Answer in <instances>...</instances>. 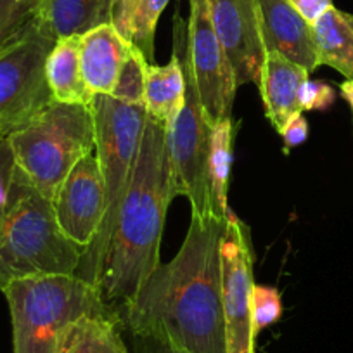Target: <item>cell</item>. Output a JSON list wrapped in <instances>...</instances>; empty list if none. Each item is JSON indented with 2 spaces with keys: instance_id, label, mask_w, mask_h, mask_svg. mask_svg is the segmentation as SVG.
<instances>
[{
  "instance_id": "obj_1",
  "label": "cell",
  "mask_w": 353,
  "mask_h": 353,
  "mask_svg": "<svg viewBox=\"0 0 353 353\" xmlns=\"http://www.w3.org/2000/svg\"><path fill=\"white\" fill-rule=\"evenodd\" d=\"M227 219L191 216L185 239L120 310L130 334L163 339L184 353H227L222 239Z\"/></svg>"
},
{
  "instance_id": "obj_2",
  "label": "cell",
  "mask_w": 353,
  "mask_h": 353,
  "mask_svg": "<svg viewBox=\"0 0 353 353\" xmlns=\"http://www.w3.org/2000/svg\"><path fill=\"white\" fill-rule=\"evenodd\" d=\"M175 196L166 127L148 117L137 163L121 201L97 283L104 301L111 307L127 305L161 263L159 246L166 212Z\"/></svg>"
},
{
  "instance_id": "obj_3",
  "label": "cell",
  "mask_w": 353,
  "mask_h": 353,
  "mask_svg": "<svg viewBox=\"0 0 353 353\" xmlns=\"http://www.w3.org/2000/svg\"><path fill=\"white\" fill-rule=\"evenodd\" d=\"M83 254L61 230L52 199L14 168L0 223V290L26 277L77 276Z\"/></svg>"
},
{
  "instance_id": "obj_4",
  "label": "cell",
  "mask_w": 353,
  "mask_h": 353,
  "mask_svg": "<svg viewBox=\"0 0 353 353\" xmlns=\"http://www.w3.org/2000/svg\"><path fill=\"white\" fill-rule=\"evenodd\" d=\"M0 291L11 312L14 353H63L81 319L120 314L104 301L99 286L80 276L26 277Z\"/></svg>"
},
{
  "instance_id": "obj_5",
  "label": "cell",
  "mask_w": 353,
  "mask_h": 353,
  "mask_svg": "<svg viewBox=\"0 0 353 353\" xmlns=\"http://www.w3.org/2000/svg\"><path fill=\"white\" fill-rule=\"evenodd\" d=\"M16 168L49 199L74 165L96 151L92 106L52 103L8 135Z\"/></svg>"
},
{
  "instance_id": "obj_6",
  "label": "cell",
  "mask_w": 353,
  "mask_h": 353,
  "mask_svg": "<svg viewBox=\"0 0 353 353\" xmlns=\"http://www.w3.org/2000/svg\"><path fill=\"white\" fill-rule=\"evenodd\" d=\"M92 114L96 154L106 189V213L96 241L81 258L77 276L97 286L108 243L141 151L148 111L144 106L121 103L114 97L99 94L94 97Z\"/></svg>"
},
{
  "instance_id": "obj_7",
  "label": "cell",
  "mask_w": 353,
  "mask_h": 353,
  "mask_svg": "<svg viewBox=\"0 0 353 353\" xmlns=\"http://www.w3.org/2000/svg\"><path fill=\"white\" fill-rule=\"evenodd\" d=\"M188 23L175 16L173 49L179 52L185 77V101L181 113L166 127L173 191L191 203V216H210L213 212L210 185V139L212 121L199 97L191 61L185 49ZM216 216V215H215Z\"/></svg>"
},
{
  "instance_id": "obj_8",
  "label": "cell",
  "mask_w": 353,
  "mask_h": 353,
  "mask_svg": "<svg viewBox=\"0 0 353 353\" xmlns=\"http://www.w3.org/2000/svg\"><path fill=\"white\" fill-rule=\"evenodd\" d=\"M56 40L43 18L23 42L0 56V132L6 137L54 101L46 66Z\"/></svg>"
},
{
  "instance_id": "obj_9",
  "label": "cell",
  "mask_w": 353,
  "mask_h": 353,
  "mask_svg": "<svg viewBox=\"0 0 353 353\" xmlns=\"http://www.w3.org/2000/svg\"><path fill=\"white\" fill-rule=\"evenodd\" d=\"M185 49L210 121L232 118L237 81L232 64L216 37L208 0H189Z\"/></svg>"
},
{
  "instance_id": "obj_10",
  "label": "cell",
  "mask_w": 353,
  "mask_h": 353,
  "mask_svg": "<svg viewBox=\"0 0 353 353\" xmlns=\"http://www.w3.org/2000/svg\"><path fill=\"white\" fill-rule=\"evenodd\" d=\"M222 303L227 353H254L251 324L253 250L246 225L229 212L222 239Z\"/></svg>"
},
{
  "instance_id": "obj_11",
  "label": "cell",
  "mask_w": 353,
  "mask_h": 353,
  "mask_svg": "<svg viewBox=\"0 0 353 353\" xmlns=\"http://www.w3.org/2000/svg\"><path fill=\"white\" fill-rule=\"evenodd\" d=\"M52 206L61 230L87 253L106 213V189L96 151L71 168L52 196Z\"/></svg>"
},
{
  "instance_id": "obj_12",
  "label": "cell",
  "mask_w": 353,
  "mask_h": 353,
  "mask_svg": "<svg viewBox=\"0 0 353 353\" xmlns=\"http://www.w3.org/2000/svg\"><path fill=\"white\" fill-rule=\"evenodd\" d=\"M212 25L232 64L237 87L258 83L265 43L254 0H208Z\"/></svg>"
},
{
  "instance_id": "obj_13",
  "label": "cell",
  "mask_w": 353,
  "mask_h": 353,
  "mask_svg": "<svg viewBox=\"0 0 353 353\" xmlns=\"http://www.w3.org/2000/svg\"><path fill=\"white\" fill-rule=\"evenodd\" d=\"M265 50H276L314 73L319 68L312 25L290 0H254Z\"/></svg>"
},
{
  "instance_id": "obj_14",
  "label": "cell",
  "mask_w": 353,
  "mask_h": 353,
  "mask_svg": "<svg viewBox=\"0 0 353 353\" xmlns=\"http://www.w3.org/2000/svg\"><path fill=\"white\" fill-rule=\"evenodd\" d=\"M310 73L276 50L265 54L258 78V90L265 106V114L277 134L283 132L291 117L300 113L298 92Z\"/></svg>"
},
{
  "instance_id": "obj_15",
  "label": "cell",
  "mask_w": 353,
  "mask_h": 353,
  "mask_svg": "<svg viewBox=\"0 0 353 353\" xmlns=\"http://www.w3.org/2000/svg\"><path fill=\"white\" fill-rule=\"evenodd\" d=\"M132 47L113 25L99 26L81 35V70L94 96H111Z\"/></svg>"
},
{
  "instance_id": "obj_16",
  "label": "cell",
  "mask_w": 353,
  "mask_h": 353,
  "mask_svg": "<svg viewBox=\"0 0 353 353\" xmlns=\"http://www.w3.org/2000/svg\"><path fill=\"white\" fill-rule=\"evenodd\" d=\"M81 37L57 39L47 57V83L56 103L92 106L94 94L85 81L80 57Z\"/></svg>"
},
{
  "instance_id": "obj_17",
  "label": "cell",
  "mask_w": 353,
  "mask_h": 353,
  "mask_svg": "<svg viewBox=\"0 0 353 353\" xmlns=\"http://www.w3.org/2000/svg\"><path fill=\"white\" fill-rule=\"evenodd\" d=\"M185 101V77L179 52L173 49L166 64H148L144 81V108L148 117L168 127Z\"/></svg>"
},
{
  "instance_id": "obj_18",
  "label": "cell",
  "mask_w": 353,
  "mask_h": 353,
  "mask_svg": "<svg viewBox=\"0 0 353 353\" xmlns=\"http://www.w3.org/2000/svg\"><path fill=\"white\" fill-rule=\"evenodd\" d=\"M319 66H329L353 80V16L334 6L312 23Z\"/></svg>"
},
{
  "instance_id": "obj_19",
  "label": "cell",
  "mask_w": 353,
  "mask_h": 353,
  "mask_svg": "<svg viewBox=\"0 0 353 353\" xmlns=\"http://www.w3.org/2000/svg\"><path fill=\"white\" fill-rule=\"evenodd\" d=\"M170 0H111V25L121 39L154 63L156 25Z\"/></svg>"
},
{
  "instance_id": "obj_20",
  "label": "cell",
  "mask_w": 353,
  "mask_h": 353,
  "mask_svg": "<svg viewBox=\"0 0 353 353\" xmlns=\"http://www.w3.org/2000/svg\"><path fill=\"white\" fill-rule=\"evenodd\" d=\"M43 18L57 39L111 25V0H43Z\"/></svg>"
},
{
  "instance_id": "obj_21",
  "label": "cell",
  "mask_w": 353,
  "mask_h": 353,
  "mask_svg": "<svg viewBox=\"0 0 353 353\" xmlns=\"http://www.w3.org/2000/svg\"><path fill=\"white\" fill-rule=\"evenodd\" d=\"M63 353H132L123 338L121 315H94L78 322Z\"/></svg>"
},
{
  "instance_id": "obj_22",
  "label": "cell",
  "mask_w": 353,
  "mask_h": 353,
  "mask_svg": "<svg viewBox=\"0 0 353 353\" xmlns=\"http://www.w3.org/2000/svg\"><path fill=\"white\" fill-rule=\"evenodd\" d=\"M237 125L225 118L212 125L210 139V185H212L213 212L219 219L229 216V181L232 168V148Z\"/></svg>"
},
{
  "instance_id": "obj_23",
  "label": "cell",
  "mask_w": 353,
  "mask_h": 353,
  "mask_svg": "<svg viewBox=\"0 0 353 353\" xmlns=\"http://www.w3.org/2000/svg\"><path fill=\"white\" fill-rule=\"evenodd\" d=\"M43 19V0H0V56L26 39Z\"/></svg>"
},
{
  "instance_id": "obj_24",
  "label": "cell",
  "mask_w": 353,
  "mask_h": 353,
  "mask_svg": "<svg viewBox=\"0 0 353 353\" xmlns=\"http://www.w3.org/2000/svg\"><path fill=\"white\" fill-rule=\"evenodd\" d=\"M151 63L145 61L137 47H132L130 54L125 59L118 74L117 85H114L111 97L127 104L144 106V81H145V66Z\"/></svg>"
},
{
  "instance_id": "obj_25",
  "label": "cell",
  "mask_w": 353,
  "mask_h": 353,
  "mask_svg": "<svg viewBox=\"0 0 353 353\" xmlns=\"http://www.w3.org/2000/svg\"><path fill=\"white\" fill-rule=\"evenodd\" d=\"M283 315V300L277 288L254 284L251 291V324L256 338L263 329L276 324Z\"/></svg>"
},
{
  "instance_id": "obj_26",
  "label": "cell",
  "mask_w": 353,
  "mask_h": 353,
  "mask_svg": "<svg viewBox=\"0 0 353 353\" xmlns=\"http://www.w3.org/2000/svg\"><path fill=\"white\" fill-rule=\"evenodd\" d=\"M336 92L331 85L317 80H305L298 92V106L305 111H325L334 104Z\"/></svg>"
},
{
  "instance_id": "obj_27",
  "label": "cell",
  "mask_w": 353,
  "mask_h": 353,
  "mask_svg": "<svg viewBox=\"0 0 353 353\" xmlns=\"http://www.w3.org/2000/svg\"><path fill=\"white\" fill-rule=\"evenodd\" d=\"M14 168L16 163L11 145H9L8 137H4L0 141V223H2V219H4L6 208H8L9 191H11Z\"/></svg>"
},
{
  "instance_id": "obj_28",
  "label": "cell",
  "mask_w": 353,
  "mask_h": 353,
  "mask_svg": "<svg viewBox=\"0 0 353 353\" xmlns=\"http://www.w3.org/2000/svg\"><path fill=\"white\" fill-rule=\"evenodd\" d=\"M279 135L283 137L284 152L286 154H290L291 149H294L296 145L303 144L308 139V121L305 114L300 111L294 117H291Z\"/></svg>"
},
{
  "instance_id": "obj_29",
  "label": "cell",
  "mask_w": 353,
  "mask_h": 353,
  "mask_svg": "<svg viewBox=\"0 0 353 353\" xmlns=\"http://www.w3.org/2000/svg\"><path fill=\"white\" fill-rule=\"evenodd\" d=\"M128 346H130L132 353H184L182 350L170 345V343L158 338H152V336L130 334V345Z\"/></svg>"
},
{
  "instance_id": "obj_30",
  "label": "cell",
  "mask_w": 353,
  "mask_h": 353,
  "mask_svg": "<svg viewBox=\"0 0 353 353\" xmlns=\"http://www.w3.org/2000/svg\"><path fill=\"white\" fill-rule=\"evenodd\" d=\"M290 2L310 25L317 21L329 8H332V0H290Z\"/></svg>"
},
{
  "instance_id": "obj_31",
  "label": "cell",
  "mask_w": 353,
  "mask_h": 353,
  "mask_svg": "<svg viewBox=\"0 0 353 353\" xmlns=\"http://www.w3.org/2000/svg\"><path fill=\"white\" fill-rule=\"evenodd\" d=\"M339 94L348 103L350 110L353 113V80H345L343 83H339Z\"/></svg>"
},
{
  "instance_id": "obj_32",
  "label": "cell",
  "mask_w": 353,
  "mask_h": 353,
  "mask_svg": "<svg viewBox=\"0 0 353 353\" xmlns=\"http://www.w3.org/2000/svg\"><path fill=\"white\" fill-rule=\"evenodd\" d=\"M4 137H6V135L2 134V132H0V141H2V139H4Z\"/></svg>"
}]
</instances>
